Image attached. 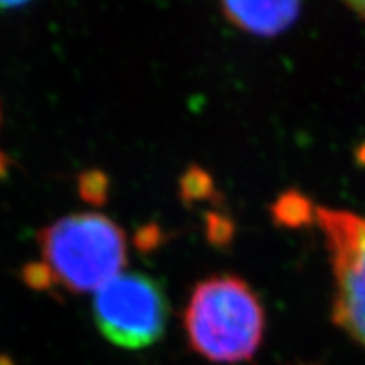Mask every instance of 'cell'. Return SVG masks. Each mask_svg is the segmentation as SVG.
<instances>
[{
	"label": "cell",
	"instance_id": "obj_2",
	"mask_svg": "<svg viewBox=\"0 0 365 365\" xmlns=\"http://www.w3.org/2000/svg\"><path fill=\"white\" fill-rule=\"evenodd\" d=\"M44 266L54 286L88 293L120 274L127 261L122 228L98 213H76L54 222L39 234Z\"/></svg>",
	"mask_w": 365,
	"mask_h": 365
},
{
	"label": "cell",
	"instance_id": "obj_7",
	"mask_svg": "<svg viewBox=\"0 0 365 365\" xmlns=\"http://www.w3.org/2000/svg\"><path fill=\"white\" fill-rule=\"evenodd\" d=\"M108 193L107 176L98 171L83 173L80 178V195L90 203H103Z\"/></svg>",
	"mask_w": 365,
	"mask_h": 365
},
{
	"label": "cell",
	"instance_id": "obj_1",
	"mask_svg": "<svg viewBox=\"0 0 365 365\" xmlns=\"http://www.w3.org/2000/svg\"><path fill=\"white\" fill-rule=\"evenodd\" d=\"M266 317L252 287L232 274L200 282L185 312L191 349L213 362L235 364L257 352Z\"/></svg>",
	"mask_w": 365,
	"mask_h": 365
},
{
	"label": "cell",
	"instance_id": "obj_9",
	"mask_svg": "<svg viewBox=\"0 0 365 365\" xmlns=\"http://www.w3.org/2000/svg\"><path fill=\"white\" fill-rule=\"evenodd\" d=\"M24 279L31 287L36 289H49L54 286V279L49 272V269L44 266V262L29 264L24 269Z\"/></svg>",
	"mask_w": 365,
	"mask_h": 365
},
{
	"label": "cell",
	"instance_id": "obj_3",
	"mask_svg": "<svg viewBox=\"0 0 365 365\" xmlns=\"http://www.w3.org/2000/svg\"><path fill=\"white\" fill-rule=\"evenodd\" d=\"M170 304L161 284L139 272H120L100 287L93 301L98 330L122 349L139 350L161 339Z\"/></svg>",
	"mask_w": 365,
	"mask_h": 365
},
{
	"label": "cell",
	"instance_id": "obj_4",
	"mask_svg": "<svg viewBox=\"0 0 365 365\" xmlns=\"http://www.w3.org/2000/svg\"><path fill=\"white\" fill-rule=\"evenodd\" d=\"M335 279L331 318L365 346V218L346 210L317 208Z\"/></svg>",
	"mask_w": 365,
	"mask_h": 365
},
{
	"label": "cell",
	"instance_id": "obj_11",
	"mask_svg": "<svg viewBox=\"0 0 365 365\" xmlns=\"http://www.w3.org/2000/svg\"><path fill=\"white\" fill-rule=\"evenodd\" d=\"M346 7H349L355 16H359L360 19H365V0H362V2H346Z\"/></svg>",
	"mask_w": 365,
	"mask_h": 365
},
{
	"label": "cell",
	"instance_id": "obj_5",
	"mask_svg": "<svg viewBox=\"0 0 365 365\" xmlns=\"http://www.w3.org/2000/svg\"><path fill=\"white\" fill-rule=\"evenodd\" d=\"M299 2H223L228 22L255 36H277L298 21Z\"/></svg>",
	"mask_w": 365,
	"mask_h": 365
},
{
	"label": "cell",
	"instance_id": "obj_14",
	"mask_svg": "<svg viewBox=\"0 0 365 365\" xmlns=\"http://www.w3.org/2000/svg\"><path fill=\"white\" fill-rule=\"evenodd\" d=\"M359 161L365 163V145L364 148H360V150H359Z\"/></svg>",
	"mask_w": 365,
	"mask_h": 365
},
{
	"label": "cell",
	"instance_id": "obj_12",
	"mask_svg": "<svg viewBox=\"0 0 365 365\" xmlns=\"http://www.w3.org/2000/svg\"><path fill=\"white\" fill-rule=\"evenodd\" d=\"M22 6H24L22 2H0V11H6V9H17Z\"/></svg>",
	"mask_w": 365,
	"mask_h": 365
},
{
	"label": "cell",
	"instance_id": "obj_8",
	"mask_svg": "<svg viewBox=\"0 0 365 365\" xmlns=\"http://www.w3.org/2000/svg\"><path fill=\"white\" fill-rule=\"evenodd\" d=\"M213 193V182L210 180L207 173H203L198 168H193L188 175L182 180V196L188 202L193 200H202L208 198Z\"/></svg>",
	"mask_w": 365,
	"mask_h": 365
},
{
	"label": "cell",
	"instance_id": "obj_6",
	"mask_svg": "<svg viewBox=\"0 0 365 365\" xmlns=\"http://www.w3.org/2000/svg\"><path fill=\"white\" fill-rule=\"evenodd\" d=\"M271 215L276 225L284 228H301L317 220V208L312 200L301 191L287 190L272 203Z\"/></svg>",
	"mask_w": 365,
	"mask_h": 365
},
{
	"label": "cell",
	"instance_id": "obj_13",
	"mask_svg": "<svg viewBox=\"0 0 365 365\" xmlns=\"http://www.w3.org/2000/svg\"><path fill=\"white\" fill-rule=\"evenodd\" d=\"M7 159L6 156H4L2 153H0V178H2L4 175H6V170H7Z\"/></svg>",
	"mask_w": 365,
	"mask_h": 365
},
{
	"label": "cell",
	"instance_id": "obj_10",
	"mask_svg": "<svg viewBox=\"0 0 365 365\" xmlns=\"http://www.w3.org/2000/svg\"><path fill=\"white\" fill-rule=\"evenodd\" d=\"M208 230L212 240L217 242V244H227L232 239V234H234V227H232L230 220L218 215L213 217V223L208 227Z\"/></svg>",
	"mask_w": 365,
	"mask_h": 365
}]
</instances>
